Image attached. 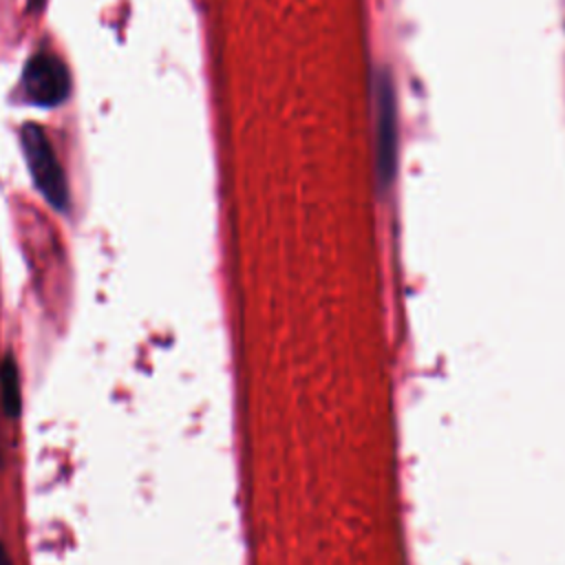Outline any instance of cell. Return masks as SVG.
Segmentation results:
<instances>
[{
	"label": "cell",
	"mask_w": 565,
	"mask_h": 565,
	"mask_svg": "<svg viewBox=\"0 0 565 565\" xmlns=\"http://www.w3.org/2000/svg\"><path fill=\"white\" fill-rule=\"evenodd\" d=\"M20 143L35 188L49 201V205L64 210L68 203L66 177L46 132L38 124H26L22 126Z\"/></svg>",
	"instance_id": "cell-1"
},
{
	"label": "cell",
	"mask_w": 565,
	"mask_h": 565,
	"mask_svg": "<svg viewBox=\"0 0 565 565\" xmlns=\"http://www.w3.org/2000/svg\"><path fill=\"white\" fill-rule=\"evenodd\" d=\"M22 90L31 104L51 108L68 97L71 79L60 57L51 53H35L22 73Z\"/></svg>",
	"instance_id": "cell-2"
},
{
	"label": "cell",
	"mask_w": 565,
	"mask_h": 565,
	"mask_svg": "<svg viewBox=\"0 0 565 565\" xmlns=\"http://www.w3.org/2000/svg\"><path fill=\"white\" fill-rule=\"evenodd\" d=\"M377 88V172L384 181L393 174V161H395V102H393V88L386 79L375 82Z\"/></svg>",
	"instance_id": "cell-3"
},
{
	"label": "cell",
	"mask_w": 565,
	"mask_h": 565,
	"mask_svg": "<svg viewBox=\"0 0 565 565\" xmlns=\"http://www.w3.org/2000/svg\"><path fill=\"white\" fill-rule=\"evenodd\" d=\"M0 388H2V406L9 417H15L20 411V382L18 369L11 358H7L0 366Z\"/></svg>",
	"instance_id": "cell-4"
},
{
	"label": "cell",
	"mask_w": 565,
	"mask_h": 565,
	"mask_svg": "<svg viewBox=\"0 0 565 565\" xmlns=\"http://www.w3.org/2000/svg\"><path fill=\"white\" fill-rule=\"evenodd\" d=\"M0 565H11L9 554H7V550H4V545H2V543H0Z\"/></svg>",
	"instance_id": "cell-5"
}]
</instances>
